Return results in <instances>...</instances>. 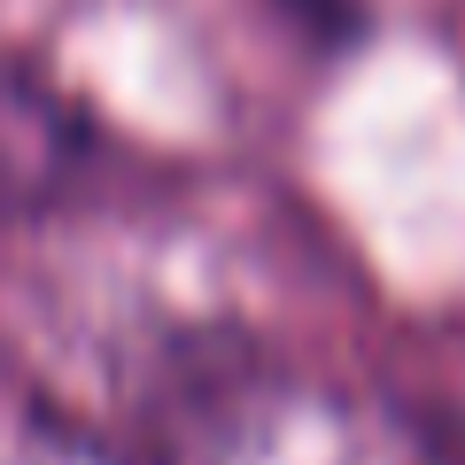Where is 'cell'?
<instances>
[{
	"label": "cell",
	"mask_w": 465,
	"mask_h": 465,
	"mask_svg": "<svg viewBox=\"0 0 465 465\" xmlns=\"http://www.w3.org/2000/svg\"><path fill=\"white\" fill-rule=\"evenodd\" d=\"M85 163V124L63 94L24 70H0V210L54 202Z\"/></svg>",
	"instance_id": "cell-1"
}]
</instances>
